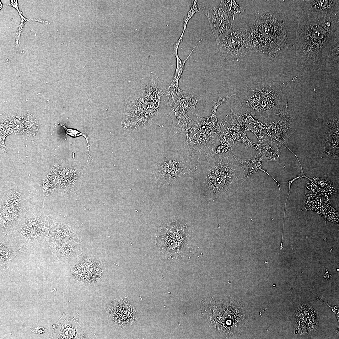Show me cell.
Wrapping results in <instances>:
<instances>
[{
  "mask_svg": "<svg viewBox=\"0 0 339 339\" xmlns=\"http://www.w3.org/2000/svg\"><path fill=\"white\" fill-rule=\"evenodd\" d=\"M168 87L155 72L144 75L132 88L125 102L121 127L129 132L147 129L167 115Z\"/></svg>",
  "mask_w": 339,
  "mask_h": 339,
  "instance_id": "6da1fadb",
  "label": "cell"
},
{
  "mask_svg": "<svg viewBox=\"0 0 339 339\" xmlns=\"http://www.w3.org/2000/svg\"><path fill=\"white\" fill-rule=\"evenodd\" d=\"M244 87L229 100L235 112L246 113L269 122L277 119L288 104L291 88L288 80L264 78Z\"/></svg>",
  "mask_w": 339,
  "mask_h": 339,
  "instance_id": "7a4b0ae2",
  "label": "cell"
},
{
  "mask_svg": "<svg viewBox=\"0 0 339 339\" xmlns=\"http://www.w3.org/2000/svg\"><path fill=\"white\" fill-rule=\"evenodd\" d=\"M296 38L297 67L311 73L326 65L324 49L339 29V13L317 15L302 13L298 16Z\"/></svg>",
  "mask_w": 339,
  "mask_h": 339,
  "instance_id": "3957f363",
  "label": "cell"
},
{
  "mask_svg": "<svg viewBox=\"0 0 339 339\" xmlns=\"http://www.w3.org/2000/svg\"><path fill=\"white\" fill-rule=\"evenodd\" d=\"M245 170L232 153L200 155L193 179L206 200L220 201L237 190L247 179Z\"/></svg>",
  "mask_w": 339,
  "mask_h": 339,
  "instance_id": "277c9868",
  "label": "cell"
},
{
  "mask_svg": "<svg viewBox=\"0 0 339 339\" xmlns=\"http://www.w3.org/2000/svg\"><path fill=\"white\" fill-rule=\"evenodd\" d=\"M200 306L211 330L223 338H238L251 318L247 303L239 299L207 296L201 299Z\"/></svg>",
  "mask_w": 339,
  "mask_h": 339,
  "instance_id": "5b68a950",
  "label": "cell"
},
{
  "mask_svg": "<svg viewBox=\"0 0 339 339\" xmlns=\"http://www.w3.org/2000/svg\"><path fill=\"white\" fill-rule=\"evenodd\" d=\"M287 24L284 15L277 10L260 13L248 29L250 52L275 58L288 45L290 35Z\"/></svg>",
  "mask_w": 339,
  "mask_h": 339,
  "instance_id": "8992f818",
  "label": "cell"
},
{
  "mask_svg": "<svg viewBox=\"0 0 339 339\" xmlns=\"http://www.w3.org/2000/svg\"><path fill=\"white\" fill-rule=\"evenodd\" d=\"M51 218L45 211L43 204L37 205L25 213L5 240H10L11 247L17 248L23 252L36 253L48 250Z\"/></svg>",
  "mask_w": 339,
  "mask_h": 339,
  "instance_id": "52a82bcc",
  "label": "cell"
},
{
  "mask_svg": "<svg viewBox=\"0 0 339 339\" xmlns=\"http://www.w3.org/2000/svg\"><path fill=\"white\" fill-rule=\"evenodd\" d=\"M159 250L167 258L185 259L196 247L193 227L190 221L182 217H175L164 220L159 224L155 234Z\"/></svg>",
  "mask_w": 339,
  "mask_h": 339,
  "instance_id": "ba28073f",
  "label": "cell"
},
{
  "mask_svg": "<svg viewBox=\"0 0 339 339\" xmlns=\"http://www.w3.org/2000/svg\"><path fill=\"white\" fill-rule=\"evenodd\" d=\"M36 194L23 183H8L0 187V239H6L13 232L25 213L43 204L37 201Z\"/></svg>",
  "mask_w": 339,
  "mask_h": 339,
  "instance_id": "9c48e42d",
  "label": "cell"
},
{
  "mask_svg": "<svg viewBox=\"0 0 339 339\" xmlns=\"http://www.w3.org/2000/svg\"><path fill=\"white\" fill-rule=\"evenodd\" d=\"M199 157L193 149L183 144L180 149L161 157L152 168L151 176L155 182L165 186L192 179Z\"/></svg>",
  "mask_w": 339,
  "mask_h": 339,
  "instance_id": "30bf717a",
  "label": "cell"
},
{
  "mask_svg": "<svg viewBox=\"0 0 339 339\" xmlns=\"http://www.w3.org/2000/svg\"><path fill=\"white\" fill-rule=\"evenodd\" d=\"M212 100L209 98L197 96L189 91L180 89L178 95L175 97L168 98L169 110L167 116L172 121V128L169 132L170 137L183 132L193 120L187 115L190 110L196 115L198 113L196 105L200 101Z\"/></svg>",
  "mask_w": 339,
  "mask_h": 339,
  "instance_id": "8fae6325",
  "label": "cell"
},
{
  "mask_svg": "<svg viewBox=\"0 0 339 339\" xmlns=\"http://www.w3.org/2000/svg\"><path fill=\"white\" fill-rule=\"evenodd\" d=\"M249 52L248 30L235 26L217 46L216 54L226 62L239 61Z\"/></svg>",
  "mask_w": 339,
  "mask_h": 339,
  "instance_id": "7c38bea8",
  "label": "cell"
},
{
  "mask_svg": "<svg viewBox=\"0 0 339 339\" xmlns=\"http://www.w3.org/2000/svg\"><path fill=\"white\" fill-rule=\"evenodd\" d=\"M228 0H221L217 6L210 8L197 3L199 12L207 17L217 46L234 28L235 15Z\"/></svg>",
  "mask_w": 339,
  "mask_h": 339,
  "instance_id": "4fadbf2b",
  "label": "cell"
},
{
  "mask_svg": "<svg viewBox=\"0 0 339 339\" xmlns=\"http://www.w3.org/2000/svg\"><path fill=\"white\" fill-rule=\"evenodd\" d=\"M107 276L105 264L101 259L87 256L73 265L71 270V279L74 283L88 287L103 283Z\"/></svg>",
  "mask_w": 339,
  "mask_h": 339,
  "instance_id": "5bb4252c",
  "label": "cell"
},
{
  "mask_svg": "<svg viewBox=\"0 0 339 339\" xmlns=\"http://www.w3.org/2000/svg\"><path fill=\"white\" fill-rule=\"evenodd\" d=\"M265 125L262 133L270 138L277 151L280 153L282 145L287 148L289 138L295 131L293 118L288 104L277 119L266 122Z\"/></svg>",
  "mask_w": 339,
  "mask_h": 339,
  "instance_id": "9a60e30c",
  "label": "cell"
},
{
  "mask_svg": "<svg viewBox=\"0 0 339 339\" xmlns=\"http://www.w3.org/2000/svg\"><path fill=\"white\" fill-rule=\"evenodd\" d=\"M106 311L112 320L121 328L131 325L137 320L136 307L126 296L112 301Z\"/></svg>",
  "mask_w": 339,
  "mask_h": 339,
  "instance_id": "2e32d148",
  "label": "cell"
},
{
  "mask_svg": "<svg viewBox=\"0 0 339 339\" xmlns=\"http://www.w3.org/2000/svg\"><path fill=\"white\" fill-rule=\"evenodd\" d=\"M50 339H82L84 337V328L77 318L65 313L52 326Z\"/></svg>",
  "mask_w": 339,
  "mask_h": 339,
  "instance_id": "e0dca14e",
  "label": "cell"
},
{
  "mask_svg": "<svg viewBox=\"0 0 339 339\" xmlns=\"http://www.w3.org/2000/svg\"><path fill=\"white\" fill-rule=\"evenodd\" d=\"M80 238L79 230L76 225L51 218L48 242L50 250L56 247L63 241Z\"/></svg>",
  "mask_w": 339,
  "mask_h": 339,
  "instance_id": "ac0fdd59",
  "label": "cell"
},
{
  "mask_svg": "<svg viewBox=\"0 0 339 339\" xmlns=\"http://www.w3.org/2000/svg\"><path fill=\"white\" fill-rule=\"evenodd\" d=\"M83 244L81 239L63 241L51 250L53 263H69L74 262L82 256Z\"/></svg>",
  "mask_w": 339,
  "mask_h": 339,
  "instance_id": "d6986e66",
  "label": "cell"
},
{
  "mask_svg": "<svg viewBox=\"0 0 339 339\" xmlns=\"http://www.w3.org/2000/svg\"><path fill=\"white\" fill-rule=\"evenodd\" d=\"M221 120L224 128L234 141L239 144L243 143L245 145V148H253L256 151L261 150V144L253 142L248 138L246 132L238 123L235 114L232 110H231L229 114Z\"/></svg>",
  "mask_w": 339,
  "mask_h": 339,
  "instance_id": "ffe728a7",
  "label": "cell"
},
{
  "mask_svg": "<svg viewBox=\"0 0 339 339\" xmlns=\"http://www.w3.org/2000/svg\"><path fill=\"white\" fill-rule=\"evenodd\" d=\"M301 13L324 16L339 13L338 0H302Z\"/></svg>",
  "mask_w": 339,
  "mask_h": 339,
  "instance_id": "44dd1931",
  "label": "cell"
},
{
  "mask_svg": "<svg viewBox=\"0 0 339 339\" xmlns=\"http://www.w3.org/2000/svg\"><path fill=\"white\" fill-rule=\"evenodd\" d=\"M322 145L326 155L330 158L339 157V115L335 116L328 124Z\"/></svg>",
  "mask_w": 339,
  "mask_h": 339,
  "instance_id": "7402d4cb",
  "label": "cell"
},
{
  "mask_svg": "<svg viewBox=\"0 0 339 339\" xmlns=\"http://www.w3.org/2000/svg\"><path fill=\"white\" fill-rule=\"evenodd\" d=\"M314 308L308 305L302 304L296 312L297 327L300 333L309 334L317 329L318 318Z\"/></svg>",
  "mask_w": 339,
  "mask_h": 339,
  "instance_id": "603a6c76",
  "label": "cell"
},
{
  "mask_svg": "<svg viewBox=\"0 0 339 339\" xmlns=\"http://www.w3.org/2000/svg\"><path fill=\"white\" fill-rule=\"evenodd\" d=\"M234 112L237 121L243 130L245 132L248 131L253 133L260 143L262 145L265 144L266 136L263 134L262 132L265 128L266 122L256 119L246 113Z\"/></svg>",
  "mask_w": 339,
  "mask_h": 339,
  "instance_id": "cb8c5ba5",
  "label": "cell"
},
{
  "mask_svg": "<svg viewBox=\"0 0 339 339\" xmlns=\"http://www.w3.org/2000/svg\"><path fill=\"white\" fill-rule=\"evenodd\" d=\"M220 133L214 148L210 153L215 154L232 153L235 145L239 143L233 140L225 129L221 120H220Z\"/></svg>",
  "mask_w": 339,
  "mask_h": 339,
  "instance_id": "d4e9b609",
  "label": "cell"
},
{
  "mask_svg": "<svg viewBox=\"0 0 339 339\" xmlns=\"http://www.w3.org/2000/svg\"><path fill=\"white\" fill-rule=\"evenodd\" d=\"M307 189L324 194L327 199L329 196L336 194L337 188L334 184L317 176L306 184Z\"/></svg>",
  "mask_w": 339,
  "mask_h": 339,
  "instance_id": "484cf974",
  "label": "cell"
},
{
  "mask_svg": "<svg viewBox=\"0 0 339 339\" xmlns=\"http://www.w3.org/2000/svg\"><path fill=\"white\" fill-rule=\"evenodd\" d=\"M60 175L61 192H66L70 191L77 181L78 172L71 166L61 168L59 166Z\"/></svg>",
  "mask_w": 339,
  "mask_h": 339,
  "instance_id": "4316f807",
  "label": "cell"
},
{
  "mask_svg": "<svg viewBox=\"0 0 339 339\" xmlns=\"http://www.w3.org/2000/svg\"><path fill=\"white\" fill-rule=\"evenodd\" d=\"M20 250L10 247H7L0 242V266L1 269L6 270L9 267L13 259L19 253L22 252Z\"/></svg>",
  "mask_w": 339,
  "mask_h": 339,
  "instance_id": "83f0119b",
  "label": "cell"
},
{
  "mask_svg": "<svg viewBox=\"0 0 339 339\" xmlns=\"http://www.w3.org/2000/svg\"><path fill=\"white\" fill-rule=\"evenodd\" d=\"M202 40V39H201L199 40L196 44L193 46L188 56L184 60H181L179 56L178 51L179 47L176 46H173L174 49L173 53L175 56L176 61V69L173 76L174 77L178 78H181L185 67V64L186 62L189 58L195 48L201 42Z\"/></svg>",
  "mask_w": 339,
  "mask_h": 339,
  "instance_id": "f1b7e54d",
  "label": "cell"
},
{
  "mask_svg": "<svg viewBox=\"0 0 339 339\" xmlns=\"http://www.w3.org/2000/svg\"><path fill=\"white\" fill-rule=\"evenodd\" d=\"M19 13L21 18V22L18 27L17 30L16 31L15 35L16 48L17 51L18 50L19 45L21 33L24 28V24L26 22L29 21H35L39 22L41 23H44L46 25H48L50 24L49 22L40 19H28L26 18L22 15V12H21Z\"/></svg>",
  "mask_w": 339,
  "mask_h": 339,
  "instance_id": "f546056e",
  "label": "cell"
},
{
  "mask_svg": "<svg viewBox=\"0 0 339 339\" xmlns=\"http://www.w3.org/2000/svg\"><path fill=\"white\" fill-rule=\"evenodd\" d=\"M57 125L60 126H62L63 128L65 130L66 132V134L69 135L72 137H77L79 136H83L85 137L87 141V142L88 144L89 145L88 143V138L85 134L82 133L80 132H79L77 130L75 129H67L65 127L64 125L62 124H59L58 125Z\"/></svg>",
  "mask_w": 339,
  "mask_h": 339,
  "instance_id": "4dcf8cb0",
  "label": "cell"
},
{
  "mask_svg": "<svg viewBox=\"0 0 339 339\" xmlns=\"http://www.w3.org/2000/svg\"><path fill=\"white\" fill-rule=\"evenodd\" d=\"M303 178L302 176L301 175H300V174H299L298 175H296V176L295 177L294 179H292V180H288V181L285 182V183H288V184H289V188H288V195L287 196V199H286V202H285V209H284V219L285 218V211H286V202H287V200H288V197L289 196V195L290 194V187H291V184L295 180H298V179H300L301 178Z\"/></svg>",
  "mask_w": 339,
  "mask_h": 339,
  "instance_id": "1f68e13d",
  "label": "cell"
},
{
  "mask_svg": "<svg viewBox=\"0 0 339 339\" xmlns=\"http://www.w3.org/2000/svg\"><path fill=\"white\" fill-rule=\"evenodd\" d=\"M8 6H10L14 8L19 13L21 11H20L18 7V3L17 0H11L10 3L7 5Z\"/></svg>",
  "mask_w": 339,
  "mask_h": 339,
  "instance_id": "d6a6232c",
  "label": "cell"
},
{
  "mask_svg": "<svg viewBox=\"0 0 339 339\" xmlns=\"http://www.w3.org/2000/svg\"><path fill=\"white\" fill-rule=\"evenodd\" d=\"M0 1V9H1L3 7V4L1 3V1Z\"/></svg>",
  "mask_w": 339,
  "mask_h": 339,
  "instance_id": "836d02e7",
  "label": "cell"
}]
</instances>
